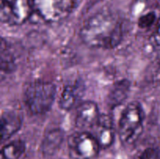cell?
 <instances>
[{
	"label": "cell",
	"instance_id": "obj_1",
	"mask_svg": "<svg viewBox=\"0 0 160 159\" xmlns=\"http://www.w3.org/2000/svg\"><path fill=\"white\" fill-rule=\"evenodd\" d=\"M80 37L90 48L112 49L123 40V23L117 14L110 11H100L84 22Z\"/></svg>",
	"mask_w": 160,
	"mask_h": 159
},
{
	"label": "cell",
	"instance_id": "obj_2",
	"mask_svg": "<svg viewBox=\"0 0 160 159\" xmlns=\"http://www.w3.org/2000/svg\"><path fill=\"white\" fill-rule=\"evenodd\" d=\"M56 92L57 87L50 81H33L25 87L23 101L33 115H43L52 107Z\"/></svg>",
	"mask_w": 160,
	"mask_h": 159
},
{
	"label": "cell",
	"instance_id": "obj_3",
	"mask_svg": "<svg viewBox=\"0 0 160 159\" xmlns=\"http://www.w3.org/2000/svg\"><path fill=\"white\" fill-rule=\"evenodd\" d=\"M145 112L138 101L130 102L125 107L120 115L118 132L122 143L134 144L144 131Z\"/></svg>",
	"mask_w": 160,
	"mask_h": 159
},
{
	"label": "cell",
	"instance_id": "obj_4",
	"mask_svg": "<svg viewBox=\"0 0 160 159\" xmlns=\"http://www.w3.org/2000/svg\"><path fill=\"white\" fill-rule=\"evenodd\" d=\"M100 149L98 140L88 130L73 132L68 138L69 155L72 159H94L98 155Z\"/></svg>",
	"mask_w": 160,
	"mask_h": 159
},
{
	"label": "cell",
	"instance_id": "obj_5",
	"mask_svg": "<svg viewBox=\"0 0 160 159\" xmlns=\"http://www.w3.org/2000/svg\"><path fill=\"white\" fill-rule=\"evenodd\" d=\"M33 10L31 0H1L0 20L9 26L23 24L31 17Z\"/></svg>",
	"mask_w": 160,
	"mask_h": 159
},
{
	"label": "cell",
	"instance_id": "obj_6",
	"mask_svg": "<svg viewBox=\"0 0 160 159\" xmlns=\"http://www.w3.org/2000/svg\"><path fill=\"white\" fill-rule=\"evenodd\" d=\"M101 113L98 104L92 101L81 102L77 107L75 126L80 130L92 129L99 120Z\"/></svg>",
	"mask_w": 160,
	"mask_h": 159
},
{
	"label": "cell",
	"instance_id": "obj_7",
	"mask_svg": "<svg viewBox=\"0 0 160 159\" xmlns=\"http://www.w3.org/2000/svg\"><path fill=\"white\" fill-rule=\"evenodd\" d=\"M92 129V132L98 140L102 149L109 148L112 146L115 140V131L113 128V121L109 115L101 114L99 120Z\"/></svg>",
	"mask_w": 160,
	"mask_h": 159
},
{
	"label": "cell",
	"instance_id": "obj_8",
	"mask_svg": "<svg viewBox=\"0 0 160 159\" xmlns=\"http://www.w3.org/2000/svg\"><path fill=\"white\" fill-rule=\"evenodd\" d=\"M23 117L17 111H6L1 116V142L6 141L21 129Z\"/></svg>",
	"mask_w": 160,
	"mask_h": 159
},
{
	"label": "cell",
	"instance_id": "obj_9",
	"mask_svg": "<svg viewBox=\"0 0 160 159\" xmlns=\"http://www.w3.org/2000/svg\"><path fill=\"white\" fill-rule=\"evenodd\" d=\"M131 88V83L128 79H122L117 81L111 87L107 97L108 105L112 109L121 105L129 96Z\"/></svg>",
	"mask_w": 160,
	"mask_h": 159
},
{
	"label": "cell",
	"instance_id": "obj_10",
	"mask_svg": "<svg viewBox=\"0 0 160 159\" xmlns=\"http://www.w3.org/2000/svg\"><path fill=\"white\" fill-rule=\"evenodd\" d=\"M65 132L62 129L56 128L48 131L44 137L41 150L45 156H52L59 151L63 142Z\"/></svg>",
	"mask_w": 160,
	"mask_h": 159
},
{
	"label": "cell",
	"instance_id": "obj_11",
	"mask_svg": "<svg viewBox=\"0 0 160 159\" xmlns=\"http://www.w3.org/2000/svg\"><path fill=\"white\" fill-rule=\"evenodd\" d=\"M78 98V90L75 86L66 85L62 90L59 100V106L62 110L70 111L74 107Z\"/></svg>",
	"mask_w": 160,
	"mask_h": 159
},
{
	"label": "cell",
	"instance_id": "obj_12",
	"mask_svg": "<svg viewBox=\"0 0 160 159\" xmlns=\"http://www.w3.org/2000/svg\"><path fill=\"white\" fill-rule=\"evenodd\" d=\"M25 151V142L22 140H15L2 147L1 151L2 159H19Z\"/></svg>",
	"mask_w": 160,
	"mask_h": 159
},
{
	"label": "cell",
	"instance_id": "obj_13",
	"mask_svg": "<svg viewBox=\"0 0 160 159\" xmlns=\"http://www.w3.org/2000/svg\"><path fill=\"white\" fill-rule=\"evenodd\" d=\"M15 68V60L7 48V44L4 40L1 42V72L2 75L4 73H9Z\"/></svg>",
	"mask_w": 160,
	"mask_h": 159
},
{
	"label": "cell",
	"instance_id": "obj_14",
	"mask_svg": "<svg viewBox=\"0 0 160 159\" xmlns=\"http://www.w3.org/2000/svg\"><path fill=\"white\" fill-rule=\"evenodd\" d=\"M156 20V14L154 12H148L141 16L138 20V26L141 29H148Z\"/></svg>",
	"mask_w": 160,
	"mask_h": 159
},
{
	"label": "cell",
	"instance_id": "obj_15",
	"mask_svg": "<svg viewBox=\"0 0 160 159\" xmlns=\"http://www.w3.org/2000/svg\"><path fill=\"white\" fill-rule=\"evenodd\" d=\"M139 159H159V151L154 147H148L142 153Z\"/></svg>",
	"mask_w": 160,
	"mask_h": 159
},
{
	"label": "cell",
	"instance_id": "obj_16",
	"mask_svg": "<svg viewBox=\"0 0 160 159\" xmlns=\"http://www.w3.org/2000/svg\"><path fill=\"white\" fill-rule=\"evenodd\" d=\"M155 40H156V41L159 45H160V25L158 26L157 30L156 31V34H155Z\"/></svg>",
	"mask_w": 160,
	"mask_h": 159
},
{
	"label": "cell",
	"instance_id": "obj_17",
	"mask_svg": "<svg viewBox=\"0 0 160 159\" xmlns=\"http://www.w3.org/2000/svg\"><path fill=\"white\" fill-rule=\"evenodd\" d=\"M150 1H152V0H138V2H142V3H146Z\"/></svg>",
	"mask_w": 160,
	"mask_h": 159
},
{
	"label": "cell",
	"instance_id": "obj_18",
	"mask_svg": "<svg viewBox=\"0 0 160 159\" xmlns=\"http://www.w3.org/2000/svg\"><path fill=\"white\" fill-rule=\"evenodd\" d=\"M93 1L94 2H98V1H99V0H93Z\"/></svg>",
	"mask_w": 160,
	"mask_h": 159
}]
</instances>
